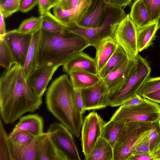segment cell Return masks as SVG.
<instances>
[{"label": "cell", "mask_w": 160, "mask_h": 160, "mask_svg": "<svg viewBox=\"0 0 160 160\" xmlns=\"http://www.w3.org/2000/svg\"><path fill=\"white\" fill-rule=\"evenodd\" d=\"M42 102L26 80L23 68L13 64L0 80V114L6 124H11L24 114L36 111Z\"/></svg>", "instance_id": "cell-1"}, {"label": "cell", "mask_w": 160, "mask_h": 160, "mask_svg": "<svg viewBox=\"0 0 160 160\" xmlns=\"http://www.w3.org/2000/svg\"><path fill=\"white\" fill-rule=\"evenodd\" d=\"M74 89L68 76L54 80L47 92L46 103L49 111L77 138H79L83 121L76 104Z\"/></svg>", "instance_id": "cell-2"}, {"label": "cell", "mask_w": 160, "mask_h": 160, "mask_svg": "<svg viewBox=\"0 0 160 160\" xmlns=\"http://www.w3.org/2000/svg\"><path fill=\"white\" fill-rule=\"evenodd\" d=\"M42 30L38 54V68L63 66L90 46L84 38L69 32L51 33Z\"/></svg>", "instance_id": "cell-3"}, {"label": "cell", "mask_w": 160, "mask_h": 160, "mask_svg": "<svg viewBox=\"0 0 160 160\" xmlns=\"http://www.w3.org/2000/svg\"><path fill=\"white\" fill-rule=\"evenodd\" d=\"M151 67L146 58L138 54L128 78L107 95L108 106L122 105L137 94L144 81L150 77Z\"/></svg>", "instance_id": "cell-4"}, {"label": "cell", "mask_w": 160, "mask_h": 160, "mask_svg": "<svg viewBox=\"0 0 160 160\" xmlns=\"http://www.w3.org/2000/svg\"><path fill=\"white\" fill-rule=\"evenodd\" d=\"M152 123L125 122L113 147V160H129L137 147L148 137Z\"/></svg>", "instance_id": "cell-5"}, {"label": "cell", "mask_w": 160, "mask_h": 160, "mask_svg": "<svg viewBox=\"0 0 160 160\" xmlns=\"http://www.w3.org/2000/svg\"><path fill=\"white\" fill-rule=\"evenodd\" d=\"M110 35L126 54L128 59L135 61L138 54L137 29L129 14L116 21L110 26Z\"/></svg>", "instance_id": "cell-6"}, {"label": "cell", "mask_w": 160, "mask_h": 160, "mask_svg": "<svg viewBox=\"0 0 160 160\" xmlns=\"http://www.w3.org/2000/svg\"><path fill=\"white\" fill-rule=\"evenodd\" d=\"M127 122H142L152 123L160 119V105L146 98L139 104L120 106L110 119Z\"/></svg>", "instance_id": "cell-7"}, {"label": "cell", "mask_w": 160, "mask_h": 160, "mask_svg": "<svg viewBox=\"0 0 160 160\" xmlns=\"http://www.w3.org/2000/svg\"><path fill=\"white\" fill-rule=\"evenodd\" d=\"M105 122L95 110L83 120L81 130V145L85 157L88 156L102 137Z\"/></svg>", "instance_id": "cell-8"}, {"label": "cell", "mask_w": 160, "mask_h": 160, "mask_svg": "<svg viewBox=\"0 0 160 160\" xmlns=\"http://www.w3.org/2000/svg\"><path fill=\"white\" fill-rule=\"evenodd\" d=\"M47 132L52 133L51 139L68 160H81L72 134L62 123H51Z\"/></svg>", "instance_id": "cell-9"}, {"label": "cell", "mask_w": 160, "mask_h": 160, "mask_svg": "<svg viewBox=\"0 0 160 160\" xmlns=\"http://www.w3.org/2000/svg\"><path fill=\"white\" fill-rule=\"evenodd\" d=\"M32 34L21 33L17 29L7 32L3 39L12 54L15 64L23 67Z\"/></svg>", "instance_id": "cell-10"}, {"label": "cell", "mask_w": 160, "mask_h": 160, "mask_svg": "<svg viewBox=\"0 0 160 160\" xmlns=\"http://www.w3.org/2000/svg\"><path fill=\"white\" fill-rule=\"evenodd\" d=\"M115 16L112 11L108 12L103 22L96 28H85L76 26L68 28L69 32L78 35L85 39L90 46L94 48L105 37L110 35V28L112 24L115 22Z\"/></svg>", "instance_id": "cell-11"}, {"label": "cell", "mask_w": 160, "mask_h": 160, "mask_svg": "<svg viewBox=\"0 0 160 160\" xmlns=\"http://www.w3.org/2000/svg\"><path fill=\"white\" fill-rule=\"evenodd\" d=\"M92 0H83L76 7L63 9L57 6L53 8V15L59 22L67 28L76 27L88 13Z\"/></svg>", "instance_id": "cell-12"}, {"label": "cell", "mask_w": 160, "mask_h": 160, "mask_svg": "<svg viewBox=\"0 0 160 160\" xmlns=\"http://www.w3.org/2000/svg\"><path fill=\"white\" fill-rule=\"evenodd\" d=\"M80 90L85 111L103 108L108 106V90L101 79L94 85Z\"/></svg>", "instance_id": "cell-13"}, {"label": "cell", "mask_w": 160, "mask_h": 160, "mask_svg": "<svg viewBox=\"0 0 160 160\" xmlns=\"http://www.w3.org/2000/svg\"><path fill=\"white\" fill-rule=\"evenodd\" d=\"M58 67L48 66L38 68L30 77L27 81L38 96L42 97L49 82Z\"/></svg>", "instance_id": "cell-14"}, {"label": "cell", "mask_w": 160, "mask_h": 160, "mask_svg": "<svg viewBox=\"0 0 160 160\" xmlns=\"http://www.w3.org/2000/svg\"><path fill=\"white\" fill-rule=\"evenodd\" d=\"M43 118L37 114H30L21 117L13 129L8 135L11 136L22 131L29 132L35 137L43 132Z\"/></svg>", "instance_id": "cell-15"}, {"label": "cell", "mask_w": 160, "mask_h": 160, "mask_svg": "<svg viewBox=\"0 0 160 160\" xmlns=\"http://www.w3.org/2000/svg\"><path fill=\"white\" fill-rule=\"evenodd\" d=\"M118 45L115 40L108 35L103 38L95 48L94 59L98 74L112 55Z\"/></svg>", "instance_id": "cell-16"}, {"label": "cell", "mask_w": 160, "mask_h": 160, "mask_svg": "<svg viewBox=\"0 0 160 160\" xmlns=\"http://www.w3.org/2000/svg\"><path fill=\"white\" fill-rule=\"evenodd\" d=\"M63 71L68 74L75 70L98 74L94 58L82 52L78 53L64 65Z\"/></svg>", "instance_id": "cell-17"}, {"label": "cell", "mask_w": 160, "mask_h": 160, "mask_svg": "<svg viewBox=\"0 0 160 160\" xmlns=\"http://www.w3.org/2000/svg\"><path fill=\"white\" fill-rule=\"evenodd\" d=\"M135 61L128 60L121 66L101 79L107 88L108 92L122 83L128 78Z\"/></svg>", "instance_id": "cell-18"}, {"label": "cell", "mask_w": 160, "mask_h": 160, "mask_svg": "<svg viewBox=\"0 0 160 160\" xmlns=\"http://www.w3.org/2000/svg\"><path fill=\"white\" fill-rule=\"evenodd\" d=\"M42 28L32 34L31 42L23 68L26 80L37 69V58Z\"/></svg>", "instance_id": "cell-19"}, {"label": "cell", "mask_w": 160, "mask_h": 160, "mask_svg": "<svg viewBox=\"0 0 160 160\" xmlns=\"http://www.w3.org/2000/svg\"><path fill=\"white\" fill-rule=\"evenodd\" d=\"M35 137L29 132L22 131L9 136L8 141L12 160H19L22 152Z\"/></svg>", "instance_id": "cell-20"}, {"label": "cell", "mask_w": 160, "mask_h": 160, "mask_svg": "<svg viewBox=\"0 0 160 160\" xmlns=\"http://www.w3.org/2000/svg\"><path fill=\"white\" fill-rule=\"evenodd\" d=\"M52 135L47 132L35 137L22 152L19 160H37L41 149Z\"/></svg>", "instance_id": "cell-21"}, {"label": "cell", "mask_w": 160, "mask_h": 160, "mask_svg": "<svg viewBox=\"0 0 160 160\" xmlns=\"http://www.w3.org/2000/svg\"><path fill=\"white\" fill-rule=\"evenodd\" d=\"M159 20L151 22L147 25L137 29V42L139 52L148 48L153 43L157 30L160 28Z\"/></svg>", "instance_id": "cell-22"}, {"label": "cell", "mask_w": 160, "mask_h": 160, "mask_svg": "<svg viewBox=\"0 0 160 160\" xmlns=\"http://www.w3.org/2000/svg\"><path fill=\"white\" fill-rule=\"evenodd\" d=\"M68 74L71 82L75 89L89 88L101 80L98 74L82 70H74Z\"/></svg>", "instance_id": "cell-23"}, {"label": "cell", "mask_w": 160, "mask_h": 160, "mask_svg": "<svg viewBox=\"0 0 160 160\" xmlns=\"http://www.w3.org/2000/svg\"><path fill=\"white\" fill-rule=\"evenodd\" d=\"M128 60L125 52L118 44L115 51L98 75L101 79L104 78L109 73L121 66Z\"/></svg>", "instance_id": "cell-24"}, {"label": "cell", "mask_w": 160, "mask_h": 160, "mask_svg": "<svg viewBox=\"0 0 160 160\" xmlns=\"http://www.w3.org/2000/svg\"><path fill=\"white\" fill-rule=\"evenodd\" d=\"M113 148L104 138L98 141L85 160H113Z\"/></svg>", "instance_id": "cell-25"}, {"label": "cell", "mask_w": 160, "mask_h": 160, "mask_svg": "<svg viewBox=\"0 0 160 160\" xmlns=\"http://www.w3.org/2000/svg\"><path fill=\"white\" fill-rule=\"evenodd\" d=\"M129 16L137 29L151 23L149 15L143 2L136 0L132 4Z\"/></svg>", "instance_id": "cell-26"}, {"label": "cell", "mask_w": 160, "mask_h": 160, "mask_svg": "<svg viewBox=\"0 0 160 160\" xmlns=\"http://www.w3.org/2000/svg\"><path fill=\"white\" fill-rule=\"evenodd\" d=\"M125 122L111 119L104 124L102 137L113 147L117 141Z\"/></svg>", "instance_id": "cell-27"}, {"label": "cell", "mask_w": 160, "mask_h": 160, "mask_svg": "<svg viewBox=\"0 0 160 160\" xmlns=\"http://www.w3.org/2000/svg\"><path fill=\"white\" fill-rule=\"evenodd\" d=\"M103 0H100L94 9L88 13L76 26L85 28H96L99 27L103 9Z\"/></svg>", "instance_id": "cell-28"}, {"label": "cell", "mask_w": 160, "mask_h": 160, "mask_svg": "<svg viewBox=\"0 0 160 160\" xmlns=\"http://www.w3.org/2000/svg\"><path fill=\"white\" fill-rule=\"evenodd\" d=\"M37 160H68L63 153L57 147L50 138L45 144Z\"/></svg>", "instance_id": "cell-29"}, {"label": "cell", "mask_w": 160, "mask_h": 160, "mask_svg": "<svg viewBox=\"0 0 160 160\" xmlns=\"http://www.w3.org/2000/svg\"><path fill=\"white\" fill-rule=\"evenodd\" d=\"M41 28L51 33H65L68 32L67 28L62 25L50 12L41 15Z\"/></svg>", "instance_id": "cell-30"}, {"label": "cell", "mask_w": 160, "mask_h": 160, "mask_svg": "<svg viewBox=\"0 0 160 160\" xmlns=\"http://www.w3.org/2000/svg\"><path fill=\"white\" fill-rule=\"evenodd\" d=\"M42 18L31 17L24 20L20 25L18 31L26 34H32L41 28Z\"/></svg>", "instance_id": "cell-31"}, {"label": "cell", "mask_w": 160, "mask_h": 160, "mask_svg": "<svg viewBox=\"0 0 160 160\" xmlns=\"http://www.w3.org/2000/svg\"><path fill=\"white\" fill-rule=\"evenodd\" d=\"M1 119L0 122V160H12L8 135Z\"/></svg>", "instance_id": "cell-32"}, {"label": "cell", "mask_w": 160, "mask_h": 160, "mask_svg": "<svg viewBox=\"0 0 160 160\" xmlns=\"http://www.w3.org/2000/svg\"><path fill=\"white\" fill-rule=\"evenodd\" d=\"M0 64L6 69H9L15 64L10 49L3 39H0Z\"/></svg>", "instance_id": "cell-33"}, {"label": "cell", "mask_w": 160, "mask_h": 160, "mask_svg": "<svg viewBox=\"0 0 160 160\" xmlns=\"http://www.w3.org/2000/svg\"><path fill=\"white\" fill-rule=\"evenodd\" d=\"M160 90V77L147 78L141 86L137 94L143 97L151 92Z\"/></svg>", "instance_id": "cell-34"}, {"label": "cell", "mask_w": 160, "mask_h": 160, "mask_svg": "<svg viewBox=\"0 0 160 160\" xmlns=\"http://www.w3.org/2000/svg\"><path fill=\"white\" fill-rule=\"evenodd\" d=\"M148 11L150 22L159 20L160 17V0H141Z\"/></svg>", "instance_id": "cell-35"}, {"label": "cell", "mask_w": 160, "mask_h": 160, "mask_svg": "<svg viewBox=\"0 0 160 160\" xmlns=\"http://www.w3.org/2000/svg\"><path fill=\"white\" fill-rule=\"evenodd\" d=\"M20 0H4L0 2V12L4 18L19 11Z\"/></svg>", "instance_id": "cell-36"}, {"label": "cell", "mask_w": 160, "mask_h": 160, "mask_svg": "<svg viewBox=\"0 0 160 160\" xmlns=\"http://www.w3.org/2000/svg\"><path fill=\"white\" fill-rule=\"evenodd\" d=\"M148 138L151 153L160 141V119L152 123Z\"/></svg>", "instance_id": "cell-37"}, {"label": "cell", "mask_w": 160, "mask_h": 160, "mask_svg": "<svg viewBox=\"0 0 160 160\" xmlns=\"http://www.w3.org/2000/svg\"><path fill=\"white\" fill-rule=\"evenodd\" d=\"M58 0H38L39 11L41 15L50 12L51 9L56 6Z\"/></svg>", "instance_id": "cell-38"}, {"label": "cell", "mask_w": 160, "mask_h": 160, "mask_svg": "<svg viewBox=\"0 0 160 160\" xmlns=\"http://www.w3.org/2000/svg\"><path fill=\"white\" fill-rule=\"evenodd\" d=\"M83 0H58L56 6L65 10L72 9L79 4Z\"/></svg>", "instance_id": "cell-39"}, {"label": "cell", "mask_w": 160, "mask_h": 160, "mask_svg": "<svg viewBox=\"0 0 160 160\" xmlns=\"http://www.w3.org/2000/svg\"><path fill=\"white\" fill-rule=\"evenodd\" d=\"M38 4V0H20L19 11L27 12L32 10Z\"/></svg>", "instance_id": "cell-40"}, {"label": "cell", "mask_w": 160, "mask_h": 160, "mask_svg": "<svg viewBox=\"0 0 160 160\" xmlns=\"http://www.w3.org/2000/svg\"><path fill=\"white\" fill-rule=\"evenodd\" d=\"M74 98L77 106L81 113L83 114L85 111L84 103L80 89H74Z\"/></svg>", "instance_id": "cell-41"}, {"label": "cell", "mask_w": 160, "mask_h": 160, "mask_svg": "<svg viewBox=\"0 0 160 160\" xmlns=\"http://www.w3.org/2000/svg\"><path fill=\"white\" fill-rule=\"evenodd\" d=\"M146 153H150L148 136L137 147L133 156Z\"/></svg>", "instance_id": "cell-42"}, {"label": "cell", "mask_w": 160, "mask_h": 160, "mask_svg": "<svg viewBox=\"0 0 160 160\" xmlns=\"http://www.w3.org/2000/svg\"><path fill=\"white\" fill-rule=\"evenodd\" d=\"M132 0H103L104 4L116 8H120L129 4Z\"/></svg>", "instance_id": "cell-43"}, {"label": "cell", "mask_w": 160, "mask_h": 160, "mask_svg": "<svg viewBox=\"0 0 160 160\" xmlns=\"http://www.w3.org/2000/svg\"><path fill=\"white\" fill-rule=\"evenodd\" d=\"M143 98L137 94L133 97L123 102L122 105L123 106H130L136 105L142 102Z\"/></svg>", "instance_id": "cell-44"}, {"label": "cell", "mask_w": 160, "mask_h": 160, "mask_svg": "<svg viewBox=\"0 0 160 160\" xmlns=\"http://www.w3.org/2000/svg\"><path fill=\"white\" fill-rule=\"evenodd\" d=\"M142 98L159 104H160V90L148 93L144 96Z\"/></svg>", "instance_id": "cell-45"}, {"label": "cell", "mask_w": 160, "mask_h": 160, "mask_svg": "<svg viewBox=\"0 0 160 160\" xmlns=\"http://www.w3.org/2000/svg\"><path fill=\"white\" fill-rule=\"evenodd\" d=\"M129 160H154L150 153H146L134 155L131 157Z\"/></svg>", "instance_id": "cell-46"}, {"label": "cell", "mask_w": 160, "mask_h": 160, "mask_svg": "<svg viewBox=\"0 0 160 160\" xmlns=\"http://www.w3.org/2000/svg\"><path fill=\"white\" fill-rule=\"evenodd\" d=\"M4 17L0 12V39H3L6 33Z\"/></svg>", "instance_id": "cell-47"}, {"label": "cell", "mask_w": 160, "mask_h": 160, "mask_svg": "<svg viewBox=\"0 0 160 160\" xmlns=\"http://www.w3.org/2000/svg\"><path fill=\"white\" fill-rule=\"evenodd\" d=\"M150 154L154 160H160V141Z\"/></svg>", "instance_id": "cell-48"}, {"label": "cell", "mask_w": 160, "mask_h": 160, "mask_svg": "<svg viewBox=\"0 0 160 160\" xmlns=\"http://www.w3.org/2000/svg\"><path fill=\"white\" fill-rule=\"evenodd\" d=\"M159 27H160V18H159Z\"/></svg>", "instance_id": "cell-49"}, {"label": "cell", "mask_w": 160, "mask_h": 160, "mask_svg": "<svg viewBox=\"0 0 160 160\" xmlns=\"http://www.w3.org/2000/svg\"><path fill=\"white\" fill-rule=\"evenodd\" d=\"M4 0H0V2H2V1H3Z\"/></svg>", "instance_id": "cell-50"}]
</instances>
